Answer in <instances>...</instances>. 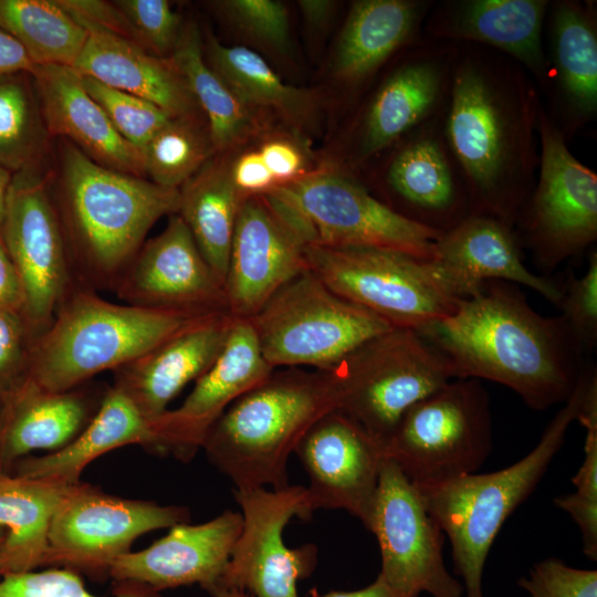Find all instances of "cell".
<instances>
[{
	"mask_svg": "<svg viewBox=\"0 0 597 597\" xmlns=\"http://www.w3.org/2000/svg\"><path fill=\"white\" fill-rule=\"evenodd\" d=\"M178 505L115 496L85 483L71 486L49 531L45 565L87 574H108L143 534L186 523Z\"/></svg>",
	"mask_w": 597,
	"mask_h": 597,
	"instance_id": "obj_16",
	"label": "cell"
},
{
	"mask_svg": "<svg viewBox=\"0 0 597 597\" xmlns=\"http://www.w3.org/2000/svg\"><path fill=\"white\" fill-rule=\"evenodd\" d=\"M241 528V513L231 510L201 524H176L147 548L118 557L108 575L117 583H138L157 591L198 584L210 594L226 569Z\"/></svg>",
	"mask_w": 597,
	"mask_h": 597,
	"instance_id": "obj_25",
	"label": "cell"
},
{
	"mask_svg": "<svg viewBox=\"0 0 597 597\" xmlns=\"http://www.w3.org/2000/svg\"><path fill=\"white\" fill-rule=\"evenodd\" d=\"M546 112L567 142L597 117V2L549 1L544 24Z\"/></svg>",
	"mask_w": 597,
	"mask_h": 597,
	"instance_id": "obj_23",
	"label": "cell"
},
{
	"mask_svg": "<svg viewBox=\"0 0 597 597\" xmlns=\"http://www.w3.org/2000/svg\"><path fill=\"white\" fill-rule=\"evenodd\" d=\"M0 27L35 66L73 67L88 35L56 0H0Z\"/></svg>",
	"mask_w": 597,
	"mask_h": 597,
	"instance_id": "obj_36",
	"label": "cell"
},
{
	"mask_svg": "<svg viewBox=\"0 0 597 597\" xmlns=\"http://www.w3.org/2000/svg\"><path fill=\"white\" fill-rule=\"evenodd\" d=\"M12 175L7 169L0 167V237H1V227L3 222V216L6 210L7 196L9 191V186L12 179Z\"/></svg>",
	"mask_w": 597,
	"mask_h": 597,
	"instance_id": "obj_55",
	"label": "cell"
},
{
	"mask_svg": "<svg viewBox=\"0 0 597 597\" xmlns=\"http://www.w3.org/2000/svg\"><path fill=\"white\" fill-rule=\"evenodd\" d=\"M33 341L21 313L0 310V391L3 397L24 381Z\"/></svg>",
	"mask_w": 597,
	"mask_h": 597,
	"instance_id": "obj_47",
	"label": "cell"
},
{
	"mask_svg": "<svg viewBox=\"0 0 597 597\" xmlns=\"http://www.w3.org/2000/svg\"><path fill=\"white\" fill-rule=\"evenodd\" d=\"M462 296L476 293L486 281L526 286L558 306L561 286L530 271L514 233L500 220L472 213L434 241L431 260Z\"/></svg>",
	"mask_w": 597,
	"mask_h": 597,
	"instance_id": "obj_27",
	"label": "cell"
},
{
	"mask_svg": "<svg viewBox=\"0 0 597 597\" xmlns=\"http://www.w3.org/2000/svg\"><path fill=\"white\" fill-rule=\"evenodd\" d=\"M421 332L448 358L454 378L488 379L532 409L566 402L583 353L562 316H543L503 281H486L454 313Z\"/></svg>",
	"mask_w": 597,
	"mask_h": 597,
	"instance_id": "obj_2",
	"label": "cell"
},
{
	"mask_svg": "<svg viewBox=\"0 0 597 597\" xmlns=\"http://www.w3.org/2000/svg\"><path fill=\"white\" fill-rule=\"evenodd\" d=\"M543 104L540 88L519 63L485 46L460 44L443 124L472 213L514 230L536 179Z\"/></svg>",
	"mask_w": 597,
	"mask_h": 597,
	"instance_id": "obj_1",
	"label": "cell"
},
{
	"mask_svg": "<svg viewBox=\"0 0 597 597\" xmlns=\"http://www.w3.org/2000/svg\"><path fill=\"white\" fill-rule=\"evenodd\" d=\"M434 0H357L350 4L333 57V76L349 91L371 82L421 35Z\"/></svg>",
	"mask_w": 597,
	"mask_h": 597,
	"instance_id": "obj_29",
	"label": "cell"
},
{
	"mask_svg": "<svg viewBox=\"0 0 597 597\" xmlns=\"http://www.w3.org/2000/svg\"><path fill=\"white\" fill-rule=\"evenodd\" d=\"M213 597H252L251 595L235 589L217 588L211 594Z\"/></svg>",
	"mask_w": 597,
	"mask_h": 597,
	"instance_id": "obj_56",
	"label": "cell"
},
{
	"mask_svg": "<svg viewBox=\"0 0 597 597\" xmlns=\"http://www.w3.org/2000/svg\"><path fill=\"white\" fill-rule=\"evenodd\" d=\"M130 24L138 44L148 52L170 57L182 30V23L166 0L114 1Z\"/></svg>",
	"mask_w": 597,
	"mask_h": 597,
	"instance_id": "obj_43",
	"label": "cell"
},
{
	"mask_svg": "<svg viewBox=\"0 0 597 597\" xmlns=\"http://www.w3.org/2000/svg\"><path fill=\"white\" fill-rule=\"evenodd\" d=\"M583 370L572 396L547 425L537 444L517 462L491 473H471L417 488L430 515L452 546L454 570L467 597H483L482 576L504 522L533 492L576 420Z\"/></svg>",
	"mask_w": 597,
	"mask_h": 597,
	"instance_id": "obj_6",
	"label": "cell"
},
{
	"mask_svg": "<svg viewBox=\"0 0 597 597\" xmlns=\"http://www.w3.org/2000/svg\"><path fill=\"white\" fill-rule=\"evenodd\" d=\"M562 298L558 307L562 318L575 343L584 354L597 345V251L588 256L586 273L570 275L561 286Z\"/></svg>",
	"mask_w": 597,
	"mask_h": 597,
	"instance_id": "obj_44",
	"label": "cell"
},
{
	"mask_svg": "<svg viewBox=\"0 0 597 597\" xmlns=\"http://www.w3.org/2000/svg\"><path fill=\"white\" fill-rule=\"evenodd\" d=\"M298 7L305 22L313 28H320L329 21L335 12L337 2L328 0H300Z\"/></svg>",
	"mask_w": 597,
	"mask_h": 597,
	"instance_id": "obj_53",
	"label": "cell"
},
{
	"mask_svg": "<svg viewBox=\"0 0 597 597\" xmlns=\"http://www.w3.org/2000/svg\"><path fill=\"white\" fill-rule=\"evenodd\" d=\"M128 444L165 453L156 419L144 416L129 397L113 385L105 390L92 420L73 441L45 455L20 459L17 474L76 484L92 461Z\"/></svg>",
	"mask_w": 597,
	"mask_h": 597,
	"instance_id": "obj_32",
	"label": "cell"
},
{
	"mask_svg": "<svg viewBox=\"0 0 597 597\" xmlns=\"http://www.w3.org/2000/svg\"><path fill=\"white\" fill-rule=\"evenodd\" d=\"M23 308L22 284L0 237V310L14 311L23 315Z\"/></svg>",
	"mask_w": 597,
	"mask_h": 597,
	"instance_id": "obj_51",
	"label": "cell"
},
{
	"mask_svg": "<svg viewBox=\"0 0 597 597\" xmlns=\"http://www.w3.org/2000/svg\"><path fill=\"white\" fill-rule=\"evenodd\" d=\"M537 134L536 179L519 211L514 233L537 269L552 272L597 240V175L574 156L544 104Z\"/></svg>",
	"mask_w": 597,
	"mask_h": 597,
	"instance_id": "obj_12",
	"label": "cell"
},
{
	"mask_svg": "<svg viewBox=\"0 0 597 597\" xmlns=\"http://www.w3.org/2000/svg\"><path fill=\"white\" fill-rule=\"evenodd\" d=\"M306 242L265 193L244 198L232 237L224 293L228 312L250 320L308 269Z\"/></svg>",
	"mask_w": 597,
	"mask_h": 597,
	"instance_id": "obj_19",
	"label": "cell"
},
{
	"mask_svg": "<svg viewBox=\"0 0 597 597\" xmlns=\"http://www.w3.org/2000/svg\"><path fill=\"white\" fill-rule=\"evenodd\" d=\"M336 409L326 371L285 368L233 401L202 449L234 489L289 485L287 461L308 428Z\"/></svg>",
	"mask_w": 597,
	"mask_h": 597,
	"instance_id": "obj_4",
	"label": "cell"
},
{
	"mask_svg": "<svg viewBox=\"0 0 597 597\" xmlns=\"http://www.w3.org/2000/svg\"><path fill=\"white\" fill-rule=\"evenodd\" d=\"M72 485L0 471V577L45 565L51 522Z\"/></svg>",
	"mask_w": 597,
	"mask_h": 597,
	"instance_id": "obj_33",
	"label": "cell"
},
{
	"mask_svg": "<svg viewBox=\"0 0 597 597\" xmlns=\"http://www.w3.org/2000/svg\"><path fill=\"white\" fill-rule=\"evenodd\" d=\"M549 0L434 1L421 34L457 44L498 51L519 63L542 96L548 88L544 24Z\"/></svg>",
	"mask_w": 597,
	"mask_h": 597,
	"instance_id": "obj_22",
	"label": "cell"
},
{
	"mask_svg": "<svg viewBox=\"0 0 597 597\" xmlns=\"http://www.w3.org/2000/svg\"><path fill=\"white\" fill-rule=\"evenodd\" d=\"M51 138L33 76L0 75V167L15 174L43 165Z\"/></svg>",
	"mask_w": 597,
	"mask_h": 597,
	"instance_id": "obj_37",
	"label": "cell"
},
{
	"mask_svg": "<svg viewBox=\"0 0 597 597\" xmlns=\"http://www.w3.org/2000/svg\"><path fill=\"white\" fill-rule=\"evenodd\" d=\"M56 1L86 31H101L112 33L139 45L130 24L114 1Z\"/></svg>",
	"mask_w": 597,
	"mask_h": 597,
	"instance_id": "obj_48",
	"label": "cell"
},
{
	"mask_svg": "<svg viewBox=\"0 0 597 597\" xmlns=\"http://www.w3.org/2000/svg\"><path fill=\"white\" fill-rule=\"evenodd\" d=\"M230 170L234 186L244 198L265 193L276 186L259 151L243 154L231 164Z\"/></svg>",
	"mask_w": 597,
	"mask_h": 597,
	"instance_id": "obj_49",
	"label": "cell"
},
{
	"mask_svg": "<svg viewBox=\"0 0 597 597\" xmlns=\"http://www.w3.org/2000/svg\"><path fill=\"white\" fill-rule=\"evenodd\" d=\"M83 83L116 132L140 149L171 118L159 106L139 96L109 87L88 76H83Z\"/></svg>",
	"mask_w": 597,
	"mask_h": 597,
	"instance_id": "obj_41",
	"label": "cell"
},
{
	"mask_svg": "<svg viewBox=\"0 0 597 597\" xmlns=\"http://www.w3.org/2000/svg\"><path fill=\"white\" fill-rule=\"evenodd\" d=\"M113 292L126 304L196 313L228 312L224 287L177 213L145 241ZM229 313V312H228Z\"/></svg>",
	"mask_w": 597,
	"mask_h": 597,
	"instance_id": "obj_21",
	"label": "cell"
},
{
	"mask_svg": "<svg viewBox=\"0 0 597 597\" xmlns=\"http://www.w3.org/2000/svg\"><path fill=\"white\" fill-rule=\"evenodd\" d=\"M315 597H404L389 587L379 576L368 586L356 590H332Z\"/></svg>",
	"mask_w": 597,
	"mask_h": 597,
	"instance_id": "obj_54",
	"label": "cell"
},
{
	"mask_svg": "<svg viewBox=\"0 0 597 597\" xmlns=\"http://www.w3.org/2000/svg\"><path fill=\"white\" fill-rule=\"evenodd\" d=\"M576 420L586 429L584 461L572 482L575 491L558 496L554 504L567 512L582 533L583 551L597 559V374L589 368L583 375V392Z\"/></svg>",
	"mask_w": 597,
	"mask_h": 597,
	"instance_id": "obj_40",
	"label": "cell"
},
{
	"mask_svg": "<svg viewBox=\"0 0 597 597\" xmlns=\"http://www.w3.org/2000/svg\"><path fill=\"white\" fill-rule=\"evenodd\" d=\"M3 405V395L1 394L0 391V410H1V406Z\"/></svg>",
	"mask_w": 597,
	"mask_h": 597,
	"instance_id": "obj_58",
	"label": "cell"
},
{
	"mask_svg": "<svg viewBox=\"0 0 597 597\" xmlns=\"http://www.w3.org/2000/svg\"><path fill=\"white\" fill-rule=\"evenodd\" d=\"M259 153L275 179L276 186L290 182L304 175L302 174L303 158L290 143L271 140L263 144Z\"/></svg>",
	"mask_w": 597,
	"mask_h": 597,
	"instance_id": "obj_50",
	"label": "cell"
},
{
	"mask_svg": "<svg viewBox=\"0 0 597 597\" xmlns=\"http://www.w3.org/2000/svg\"><path fill=\"white\" fill-rule=\"evenodd\" d=\"M234 317L205 315L135 360L114 370L123 390L147 418L155 420L190 381L200 378L221 354Z\"/></svg>",
	"mask_w": 597,
	"mask_h": 597,
	"instance_id": "obj_26",
	"label": "cell"
},
{
	"mask_svg": "<svg viewBox=\"0 0 597 597\" xmlns=\"http://www.w3.org/2000/svg\"><path fill=\"white\" fill-rule=\"evenodd\" d=\"M265 360L328 371L367 339L390 328L331 291L308 269L283 285L250 320Z\"/></svg>",
	"mask_w": 597,
	"mask_h": 597,
	"instance_id": "obj_11",
	"label": "cell"
},
{
	"mask_svg": "<svg viewBox=\"0 0 597 597\" xmlns=\"http://www.w3.org/2000/svg\"><path fill=\"white\" fill-rule=\"evenodd\" d=\"M460 44L419 35L389 62L357 116L349 157L363 165L442 112Z\"/></svg>",
	"mask_w": 597,
	"mask_h": 597,
	"instance_id": "obj_15",
	"label": "cell"
},
{
	"mask_svg": "<svg viewBox=\"0 0 597 597\" xmlns=\"http://www.w3.org/2000/svg\"><path fill=\"white\" fill-rule=\"evenodd\" d=\"M305 258L331 291L392 327L422 331L464 298L432 261L402 252L306 245Z\"/></svg>",
	"mask_w": 597,
	"mask_h": 597,
	"instance_id": "obj_9",
	"label": "cell"
},
{
	"mask_svg": "<svg viewBox=\"0 0 597 597\" xmlns=\"http://www.w3.org/2000/svg\"><path fill=\"white\" fill-rule=\"evenodd\" d=\"M294 453L310 478L313 511L345 510L367 528L374 510L384 446L338 409L317 419Z\"/></svg>",
	"mask_w": 597,
	"mask_h": 597,
	"instance_id": "obj_20",
	"label": "cell"
},
{
	"mask_svg": "<svg viewBox=\"0 0 597 597\" xmlns=\"http://www.w3.org/2000/svg\"><path fill=\"white\" fill-rule=\"evenodd\" d=\"M208 314L117 304L75 284L50 326L34 338L24 381L53 392L74 389Z\"/></svg>",
	"mask_w": 597,
	"mask_h": 597,
	"instance_id": "obj_5",
	"label": "cell"
},
{
	"mask_svg": "<svg viewBox=\"0 0 597 597\" xmlns=\"http://www.w3.org/2000/svg\"><path fill=\"white\" fill-rule=\"evenodd\" d=\"M0 597L103 596L90 591L76 572L63 567H52L0 577ZM106 597H163V595L143 584L119 582L113 595Z\"/></svg>",
	"mask_w": 597,
	"mask_h": 597,
	"instance_id": "obj_42",
	"label": "cell"
},
{
	"mask_svg": "<svg viewBox=\"0 0 597 597\" xmlns=\"http://www.w3.org/2000/svg\"><path fill=\"white\" fill-rule=\"evenodd\" d=\"M31 75L51 137H63L104 167L146 178L142 149L116 132L74 67L35 66Z\"/></svg>",
	"mask_w": 597,
	"mask_h": 597,
	"instance_id": "obj_28",
	"label": "cell"
},
{
	"mask_svg": "<svg viewBox=\"0 0 597 597\" xmlns=\"http://www.w3.org/2000/svg\"><path fill=\"white\" fill-rule=\"evenodd\" d=\"M444 111L380 155L381 202L405 219L444 233L472 214L462 171L444 134ZM379 155V156H380Z\"/></svg>",
	"mask_w": 597,
	"mask_h": 597,
	"instance_id": "obj_18",
	"label": "cell"
},
{
	"mask_svg": "<svg viewBox=\"0 0 597 597\" xmlns=\"http://www.w3.org/2000/svg\"><path fill=\"white\" fill-rule=\"evenodd\" d=\"M74 64L83 76L139 96L171 117L199 115V105L171 57H160L117 35L87 31Z\"/></svg>",
	"mask_w": 597,
	"mask_h": 597,
	"instance_id": "obj_30",
	"label": "cell"
},
{
	"mask_svg": "<svg viewBox=\"0 0 597 597\" xmlns=\"http://www.w3.org/2000/svg\"><path fill=\"white\" fill-rule=\"evenodd\" d=\"M103 398V397H102ZM102 398L83 385L67 391H46L23 381L3 397L0 463H11L35 450L57 451L92 420Z\"/></svg>",
	"mask_w": 597,
	"mask_h": 597,
	"instance_id": "obj_31",
	"label": "cell"
},
{
	"mask_svg": "<svg viewBox=\"0 0 597 597\" xmlns=\"http://www.w3.org/2000/svg\"><path fill=\"white\" fill-rule=\"evenodd\" d=\"M207 62L248 107H272L291 118L307 114V92L284 83L254 51L240 45H224L208 36Z\"/></svg>",
	"mask_w": 597,
	"mask_h": 597,
	"instance_id": "obj_38",
	"label": "cell"
},
{
	"mask_svg": "<svg viewBox=\"0 0 597 597\" xmlns=\"http://www.w3.org/2000/svg\"><path fill=\"white\" fill-rule=\"evenodd\" d=\"M59 201L74 283L113 291L151 227L179 209V189L104 167L64 140Z\"/></svg>",
	"mask_w": 597,
	"mask_h": 597,
	"instance_id": "obj_3",
	"label": "cell"
},
{
	"mask_svg": "<svg viewBox=\"0 0 597 597\" xmlns=\"http://www.w3.org/2000/svg\"><path fill=\"white\" fill-rule=\"evenodd\" d=\"M248 35L283 50L289 42V15L283 3L273 0H226L218 2Z\"/></svg>",
	"mask_w": 597,
	"mask_h": 597,
	"instance_id": "obj_46",
	"label": "cell"
},
{
	"mask_svg": "<svg viewBox=\"0 0 597 597\" xmlns=\"http://www.w3.org/2000/svg\"><path fill=\"white\" fill-rule=\"evenodd\" d=\"M1 239L20 277L23 318L38 337L75 285L65 235L43 165L12 175Z\"/></svg>",
	"mask_w": 597,
	"mask_h": 597,
	"instance_id": "obj_13",
	"label": "cell"
},
{
	"mask_svg": "<svg viewBox=\"0 0 597 597\" xmlns=\"http://www.w3.org/2000/svg\"><path fill=\"white\" fill-rule=\"evenodd\" d=\"M7 532L3 527L0 526V547L6 538Z\"/></svg>",
	"mask_w": 597,
	"mask_h": 597,
	"instance_id": "obj_57",
	"label": "cell"
},
{
	"mask_svg": "<svg viewBox=\"0 0 597 597\" xmlns=\"http://www.w3.org/2000/svg\"><path fill=\"white\" fill-rule=\"evenodd\" d=\"M230 166L210 159L179 188L177 212L223 287L234 227L244 200L232 181Z\"/></svg>",
	"mask_w": 597,
	"mask_h": 597,
	"instance_id": "obj_34",
	"label": "cell"
},
{
	"mask_svg": "<svg viewBox=\"0 0 597 597\" xmlns=\"http://www.w3.org/2000/svg\"><path fill=\"white\" fill-rule=\"evenodd\" d=\"M343 411L385 449L404 412L454 379L444 354L421 332L392 327L326 371Z\"/></svg>",
	"mask_w": 597,
	"mask_h": 597,
	"instance_id": "obj_7",
	"label": "cell"
},
{
	"mask_svg": "<svg viewBox=\"0 0 597 597\" xmlns=\"http://www.w3.org/2000/svg\"><path fill=\"white\" fill-rule=\"evenodd\" d=\"M368 531L375 534L381 568L378 576L404 597H462L464 587L443 561V532L428 512L419 490L385 457Z\"/></svg>",
	"mask_w": 597,
	"mask_h": 597,
	"instance_id": "obj_17",
	"label": "cell"
},
{
	"mask_svg": "<svg viewBox=\"0 0 597 597\" xmlns=\"http://www.w3.org/2000/svg\"><path fill=\"white\" fill-rule=\"evenodd\" d=\"M275 369L263 357L249 320L235 318L213 365L196 380L184 402L156 419L165 452L189 460L212 425L243 394L266 380Z\"/></svg>",
	"mask_w": 597,
	"mask_h": 597,
	"instance_id": "obj_24",
	"label": "cell"
},
{
	"mask_svg": "<svg viewBox=\"0 0 597 597\" xmlns=\"http://www.w3.org/2000/svg\"><path fill=\"white\" fill-rule=\"evenodd\" d=\"M265 195L307 245L384 249L431 261L442 234L405 219L343 170L304 174Z\"/></svg>",
	"mask_w": 597,
	"mask_h": 597,
	"instance_id": "obj_8",
	"label": "cell"
},
{
	"mask_svg": "<svg viewBox=\"0 0 597 597\" xmlns=\"http://www.w3.org/2000/svg\"><path fill=\"white\" fill-rule=\"evenodd\" d=\"M185 77L207 125L216 153L244 140L254 128L250 107L243 104L203 55L200 31L195 23L182 27L170 56Z\"/></svg>",
	"mask_w": 597,
	"mask_h": 597,
	"instance_id": "obj_35",
	"label": "cell"
},
{
	"mask_svg": "<svg viewBox=\"0 0 597 597\" xmlns=\"http://www.w3.org/2000/svg\"><path fill=\"white\" fill-rule=\"evenodd\" d=\"M34 67L21 44L0 27V75L19 72L32 74Z\"/></svg>",
	"mask_w": 597,
	"mask_h": 597,
	"instance_id": "obj_52",
	"label": "cell"
},
{
	"mask_svg": "<svg viewBox=\"0 0 597 597\" xmlns=\"http://www.w3.org/2000/svg\"><path fill=\"white\" fill-rule=\"evenodd\" d=\"M145 177L179 189L216 153L208 126L198 115L171 117L142 148Z\"/></svg>",
	"mask_w": 597,
	"mask_h": 597,
	"instance_id": "obj_39",
	"label": "cell"
},
{
	"mask_svg": "<svg viewBox=\"0 0 597 597\" xmlns=\"http://www.w3.org/2000/svg\"><path fill=\"white\" fill-rule=\"evenodd\" d=\"M491 450L490 398L474 378L451 379L410 406L385 443L417 488L476 473Z\"/></svg>",
	"mask_w": 597,
	"mask_h": 597,
	"instance_id": "obj_10",
	"label": "cell"
},
{
	"mask_svg": "<svg viewBox=\"0 0 597 597\" xmlns=\"http://www.w3.org/2000/svg\"><path fill=\"white\" fill-rule=\"evenodd\" d=\"M233 495L241 507L242 528L211 593L224 588L252 597H298V582L316 567L317 547L290 548L283 542V531L294 516L311 519L314 511L306 488L234 489Z\"/></svg>",
	"mask_w": 597,
	"mask_h": 597,
	"instance_id": "obj_14",
	"label": "cell"
},
{
	"mask_svg": "<svg viewBox=\"0 0 597 597\" xmlns=\"http://www.w3.org/2000/svg\"><path fill=\"white\" fill-rule=\"evenodd\" d=\"M519 586L531 597H597V570L570 567L549 557L521 577Z\"/></svg>",
	"mask_w": 597,
	"mask_h": 597,
	"instance_id": "obj_45",
	"label": "cell"
}]
</instances>
